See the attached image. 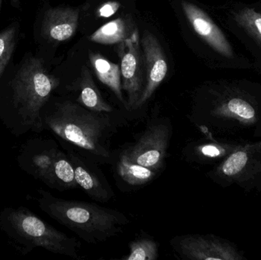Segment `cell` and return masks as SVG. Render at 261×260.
Instances as JSON below:
<instances>
[{
    "label": "cell",
    "mask_w": 261,
    "mask_h": 260,
    "mask_svg": "<svg viewBox=\"0 0 261 260\" xmlns=\"http://www.w3.org/2000/svg\"><path fill=\"white\" fill-rule=\"evenodd\" d=\"M44 130L83 151L95 163L113 159L111 140L120 126V119L113 112L95 111L71 100L46 105L42 111Z\"/></svg>",
    "instance_id": "cell-1"
},
{
    "label": "cell",
    "mask_w": 261,
    "mask_h": 260,
    "mask_svg": "<svg viewBox=\"0 0 261 260\" xmlns=\"http://www.w3.org/2000/svg\"><path fill=\"white\" fill-rule=\"evenodd\" d=\"M60 81L30 57L9 83L7 97L0 100V122L15 137L44 131L42 111Z\"/></svg>",
    "instance_id": "cell-2"
},
{
    "label": "cell",
    "mask_w": 261,
    "mask_h": 260,
    "mask_svg": "<svg viewBox=\"0 0 261 260\" xmlns=\"http://www.w3.org/2000/svg\"><path fill=\"white\" fill-rule=\"evenodd\" d=\"M35 199L46 215L87 244L106 242L130 224V220L119 211L95 203L58 198L42 189L37 190Z\"/></svg>",
    "instance_id": "cell-3"
},
{
    "label": "cell",
    "mask_w": 261,
    "mask_h": 260,
    "mask_svg": "<svg viewBox=\"0 0 261 260\" xmlns=\"http://www.w3.org/2000/svg\"><path fill=\"white\" fill-rule=\"evenodd\" d=\"M0 229L21 254L42 248L79 259L81 245L76 238L57 230L26 208H5L0 213Z\"/></svg>",
    "instance_id": "cell-4"
},
{
    "label": "cell",
    "mask_w": 261,
    "mask_h": 260,
    "mask_svg": "<svg viewBox=\"0 0 261 260\" xmlns=\"http://www.w3.org/2000/svg\"><path fill=\"white\" fill-rule=\"evenodd\" d=\"M172 125L166 118L148 125L136 142L122 151L132 161L159 172L167 155Z\"/></svg>",
    "instance_id": "cell-5"
},
{
    "label": "cell",
    "mask_w": 261,
    "mask_h": 260,
    "mask_svg": "<svg viewBox=\"0 0 261 260\" xmlns=\"http://www.w3.org/2000/svg\"><path fill=\"white\" fill-rule=\"evenodd\" d=\"M118 44V54L121 61L122 88L128 97L126 109L134 111L142 94L146 81L144 55L138 27L129 38Z\"/></svg>",
    "instance_id": "cell-6"
},
{
    "label": "cell",
    "mask_w": 261,
    "mask_h": 260,
    "mask_svg": "<svg viewBox=\"0 0 261 260\" xmlns=\"http://www.w3.org/2000/svg\"><path fill=\"white\" fill-rule=\"evenodd\" d=\"M59 150L56 142L51 139H30L21 147L17 156V163L26 174L49 186Z\"/></svg>",
    "instance_id": "cell-7"
},
{
    "label": "cell",
    "mask_w": 261,
    "mask_h": 260,
    "mask_svg": "<svg viewBox=\"0 0 261 260\" xmlns=\"http://www.w3.org/2000/svg\"><path fill=\"white\" fill-rule=\"evenodd\" d=\"M67 154L74 170L75 180L87 195L102 203L114 197L113 189L96 163L73 149L68 150Z\"/></svg>",
    "instance_id": "cell-8"
},
{
    "label": "cell",
    "mask_w": 261,
    "mask_h": 260,
    "mask_svg": "<svg viewBox=\"0 0 261 260\" xmlns=\"http://www.w3.org/2000/svg\"><path fill=\"white\" fill-rule=\"evenodd\" d=\"M145 67L146 81L142 94L137 102L135 110L141 108L153 96L167 76V62L158 38L146 31L141 41Z\"/></svg>",
    "instance_id": "cell-9"
},
{
    "label": "cell",
    "mask_w": 261,
    "mask_h": 260,
    "mask_svg": "<svg viewBox=\"0 0 261 260\" xmlns=\"http://www.w3.org/2000/svg\"><path fill=\"white\" fill-rule=\"evenodd\" d=\"M182 9L195 32L213 49L223 56L231 57L232 49L220 29L204 11L189 2H182Z\"/></svg>",
    "instance_id": "cell-10"
},
{
    "label": "cell",
    "mask_w": 261,
    "mask_h": 260,
    "mask_svg": "<svg viewBox=\"0 0 261 260\" xmlns=\"http://www.w3.org/2000/svg\"><path fill=\"white\" fill-rule=\"evenodd\" d=\"M79 12L71 8H55L45 12L43 33L52 41L62 42L74 35L77 28Z\"/></svg>",
    "instance_id": "cell-11"
},
{
    "label": "cell",
    "mask_w": 261,
    "mask_h": 260,
    "mask_svg": "<svg viewBox=\"0 0 261 260\" xmlns=\"http://www.w3.org/2000/svg\"><path fill=\"white\" fill-rule=\"evenodd\" d=\"M90 61L99 80L108 86L119 101L127 106L122 94L121 69L119 64L111 62L100 53H90Z\"/></svg>",
    "instance_id": "cell-12"
},
{
    "label": "cell",
    "mask_w": 261,
    "mask_h": 260,
    "mask_svg": "<svg viewBox=\"0 0 261 260\" xmlns=\"http://www.w3.org/2000/svg\"><path fill=\"white\" fill-rule=\"evenodd\" d=\"M74 87L80 93L78 103L92 111L113 112V107L104 100L87 67L83 68Z\"/></svg>",
    "instance_id": "cell-13"
},
{
    "label": "cell",
    "mask_w": 261,
    "mask_h": 260,
    "mask_svg": "<svg viewBox=\"0 0 261 260\" xmlns=\"http://www.w3.org/2000/svg\"><path fill=\"white\" fill-rule=\"evenodd\" d=\"M136 27L129 18H116L101 26L90 37V41L100 44H119L129 38Z\"/></svg>",
    "instance_id": "cell-14"
},
{
    "label": "cell",
    "mask_w": 261,
    "mask_h": 260,
    "mask_svg": "<svg viewBox=\"0 0 261 260\" xmlns=\"http://www.w3.org/2000/svg\"><path fill=\"white\" fill-rule=\"evenodd\" d=\"M116 171L124 183L135 187L148 184L158 174V172L132 161L123 152L119 155Z\"/></svg>",
    "instance_id": "cell-15"
},
{
    "label": "cell",
    "mask_w": 261,
    "mask_h": 260,
    "mask_svg": "<svg viewBox=\"0 0 261 260\" xmlns=\"http://www.w3.org/2000/svg\"><path fill=\"white\" fill-rule=\"evenodd\" d=\"M48 187L61 192L79 187L68 156L61 150H59L55 158Z\"/></svg>",
    "instance_id": "cell-16"
},
{
    "label": "cell",
    "mask_w": 261,
    "mask_h": 260,
    "mask_svg": "<svg viewBox=\"0 0 261 260\" xmlns=\"http://www.w3.org/2000/svg\"><path fill=\"white\" fill-rule=\"evenodd\" d=\"M158 244L150 238L141 237L129 244V253L124 256L125 260H155L159 256Z\"/></svg>",
    "instance_id": "cell-17"
},
{
    "label": "cell",
    "mask_w": 261,
    "mask_h": 260,
    "mask_svg": "<svg viewBox=\"0 0 261 260\" xmlns=\"http://www.w3.org/2000/svg\"><path fill=\"white\" fill-rule=\"evenodd\" d=\"M15 27H10L0 33V79L10 61L15 44Z\"/></svg>",
    "instance_id": "cell-18"
},
{
    "label": "cell",
    "mask_w": 261,
    "mask_h": 260,
    "mask_svg": "<svg viewBox=\"0 0 261 260\" xmlns=\"http://www.w3.org/2000/svg\"><path fill=\"white\" fill-rule=\"evenodd\" d=\"M236 20L261 42V14L254 9H244L236 14Z\"/></svg>",
    "instance_id": "cell-19"
},
{
    "label": "cell",
    "mask_w": 261,
    "mask_h": 260,
    "mask_svg": "<svg viewBox=\"0 0 261 260\" xmlns=\"http://www.w3.org/2000/svg\"><path fill=\"white\" fill-rule=\"evenodd\" d=\"M248 161V156L243 151L233 154L224 163L222 170L227 176H233L240 172Z\"/></svg>",
    "instance_id": "cell-20"
},
{
    "label": "cell",
    "mask_w": 261,
    "mask_h": 260,
    "mask_svg": "<svg viewBox=\"0 0 261 260\" xmlns=\"http://www.w3.org/2000/svg\"><path fill=\"white\" fill-rule=\"evenodd\" d=\"M228 108L231 112L245 119H251L255 115V111L251 105L241 99H233L228 103Z\"/></svg>",
    "instance_id": "cell-21"
},
{
    "label": "cell",
    "mask_w": 261,
    "mask_h": 260,
    "mask_svg": "<svg viewBox=\"0 0 261 260\" xmlns=\"http://www.w3.org/2000/svg\"><path fill=\"white\" fill-rule=\"evenodd\" d=\"M121 4L117 1H108L99 6L97 15L100 18H110L120 9Z\"/></svg>",
    "instance_id": "cell-22"
},
{
    "label": "cell",
    "mask_w": 261,
    "mask_h": 260,
    "mask_svg": "<svg viewBox=\"0 0 261 260\" xmlns=\"http://www.w3.org/2000/svg\"><path fill=\"white\" fill-rule=\"evenodd\" d=\"M200 152L205 157H216L220 155L221 151L214 145H205L200 148Z\"/></svg>",
    "instance_id": "cell-23"
},
{
    "label": "cell",
    "mask_w": 261,
    "mask_h": 260,
    "mask_svg": "<svg viewBox=\"0 0 261 260\" xmlns=\"http://www.w3.org/2000/svg\"><path fill=\"white\" fill-rule=\"evenodd\" d=\"M2 3H3V0H0V10H1Z\"/></svg>",
    "instance_id": "cell-24"
}]
</instances>
